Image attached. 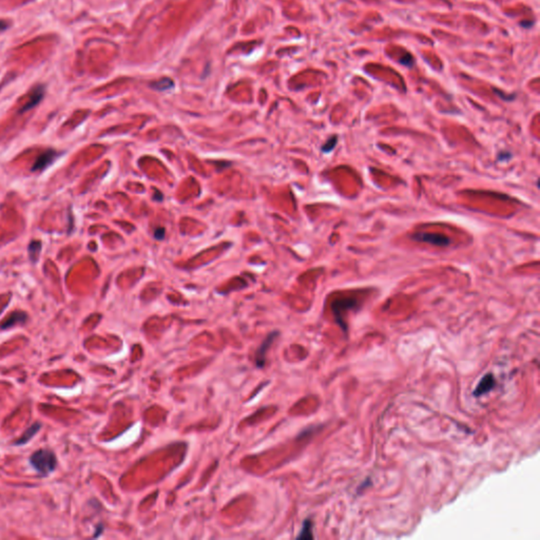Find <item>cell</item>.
Returning <instances> with one entry per match:
<instances>
[{"label": "cell", "mask_w": 540, "mask_h": 540, "mask_svg": "<svg viewBox=\"0 0 540 540\" xmlns=\"http://www.w3.org/2000/svg\"><path fill=\"white\" fill-rule=\"evenodd\" d=\"M30 464L41 476H48L57 467V459L52 451L39 450L31 455Z\"/></svg>", "instance_id": "obj_1"}, {"label": "cell", "mask_w": 540, "mask_h": 540, "mask_svg": "<svg viewBox=\"0 0 540 540\" xmlns=\"http://www.w3.org/2000/svg\"><path fill=\"white\" fill-rule=\"evenodd\" d=\"M412 239L416 242L428 243L439 247H447L451 244L450 238L447 235L440 233H431V232H416L412 235Z\"/></svg>", "instance_id": "obj_2"}, {"label": "cell", "mask_w": 540, "mask_h": 540, "mask_svg": "<svg viewBox=\"0 0 540 540\" xmlns=\"http://www.w3.org/2000/svg\"><path fill=\"white\" fill-rule=\"evenodd\" d=\"M57 156H58V153L54 150L44 151V152L40 154L35 160L32 170L33 171H41V170H44L46 167L50 166L56 158H57Z\"/></svg>", "instance_id": "obj_3"}, {"label": "cell", "mask_w": 540, "mask_h": 540, "mask_svg": "<svg viewBox=\"0 0 540 540\" xmlns=\"http://www.w3.org/2000/svg\"><path fill=\"white\" fill-rule=\"evenodd\" d=\"M43 95H44V88H43V86H37V87H35L34 90L31 92V94L29 95V98H27L26 102L24 103V106L21 108L20 112L29 111V110H31L32 108H34L35 106L38 105V103L41 101V99L43 98Z\"/></svg>", "instance_id": "obj_4"}, {"label": "cell", "mask_w": 540, "mask_h": 540, "mask_svg": "<svg viewBox=\"0 0 540 540\" xmlns=\"http://www.w3.org/2000/svg\"><path fill=\"white\" fill-rule=\"evenodd\" d=\"M495 385H496V382H495L494 376H493L492 374H487L478 383L476 390L474 391V396L480 397L482 395H485L489 393Z\"/></svg>", "instance_id": "obj_5"}, {"label": "cell", "mask_w": 540, "mask_h": 540, "mask_svg": "<svg viewBox=\"0 0 540 540\" xmlns=\"http://www.w3.org/2000/svg\"><path fill=\"white\" fill-rule=\"evenodd\" d=\"M276 336H277V333H272L271 335H269L266 339H265L263 344L258 349L257 355H255V364H257L258 367L262 368L264 366L265 360H266L265 359V355H266V352L268 350L269 346L271 345L272 341L276 339Z\"/></svg>", "instance_id": "obj_6"}, {"label": "cell", "mask_w": 540, "mask_h": 540, "mask_svg": "<svg viewBox=\"0 0 540 540\" xmlns=\"http://www.w3.org/2000/svg\"><path fill=\"white\" fill-rule=\"evenodd\" d=\"M26 315L24 314V312H20V311H14L13 314H11L10 316H8L1 324H0V329H8V328H12L16 325H19V324H23L25 323L26 321Z\"/></svg>", "instance_id": "obj_7"}, {"label": "cell", "mask_w": 540, "mask_h": 540, "mask_svg": "<svg viewBox=\"0 0 540 540\" xmlns=\"http://www.w3.org/2000/svg\"><path fill=\"white\" fill-rule=\"evenodd\" d=\"M40 428H41L40 423H34L32 426H30V428L24 432V434L21 436V437L15 442V445H23V444L29 442L34 437V436L37 433H38Z\"/></svg>", "instance_id": "obj_8"}, {"label": "cell", "mask_w": 540, "mask_h": 540, "mask_svg": "<svg viewBox=\"0 0 540 540\" xmlns=\"http://www.w3.org/2000/svg\"><path fill=\"white\" fill-rule=\"evenodd\" d=\"M311 528H312L311 521L309 519H306L304 521V524H303L301 533L298 536V539H312V538H314V535H312V533H311Z\"/></svg>", "instance_id": "obj_9"}, {"label": "cell", "mask_w": 540, "mask_h": 540, "mask_svg": "<svg viewBox=\"0 0 540 540\" xmlns=\"http://www.w3.org/2000/svg\"><path fill=\"white\" fill-rule=\"evenodd\" d=\"M152 87L154 89H157V90H160V91L167 90V89H170V88L173 87V81L170 78H164L162 80L156 81L155 83H153Z\"/></svg>", "instance_id": "obj_10"}, {"label": "cell", "mask_w": 540, "mask_h": 540, "mask_svg": "<svg viewBox=\"0 0 540 540\" xmlns=\"http://www.w3.org/2000/svg\"><path fill=\"white\" fill-rule=\"evenodd\" d=\"M336 144H337V137L334 136L333 138H330L323 147H322V150H323L324 152H329L330 150H333V149H334V147L336 146Z\"/></svg>", "instance_id": "obj_11"}, {"label": "cell", "mask_w": 540, "mask_h": 540, "mask_svg": "<svg viewBox=\"0 0 540 540\" xmlns=\"http://www.w3.org/2000/svg\"><path fill=\"white\" fill-rule=\"evenodd\" d=\"M154 232H155L154 236L157 240H163L164 239V236H165V229L164 228H157Z\"/></svg>", "instance_id": "obj_12"}, {"label": "cell", "mask_w": 540, "mask_h": 540, "mask_svg": "<svg viewBox=\"0 0 540 540\" xmlns=\"http://www.w3.org/2000/svg\"><path fill=\"white\" fill-rule=\"evenodd\" d=\"M7 27H8V24H7L6 21H4V20H0V32H2V31H4V30H6Z\"/></svg>", "instance_id": "obj_13"}]
</instances>
